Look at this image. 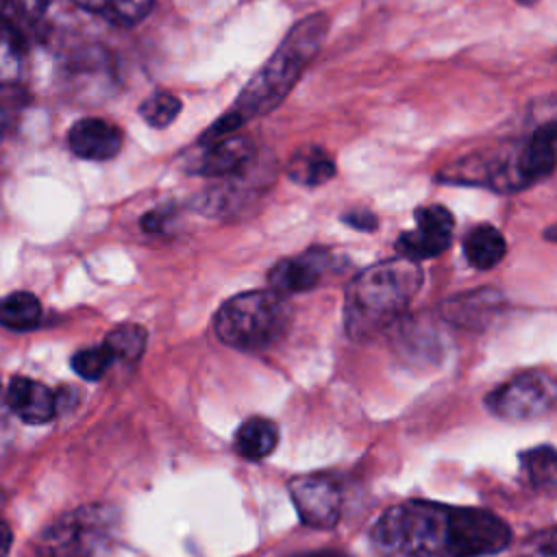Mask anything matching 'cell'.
I'll use <instances>...</instances> for the list:
<instances>
[{"mask_svg": "<svg viewBox=\"0 0 557 557\" xmlns=\"http://www.w3.org/2000/svg\"><path fill=\"white\" fill-rule=\"evenodd\" d=\"M370 542L385 557H485L507 548L511 531L485 509L405 500L376 520Z\"/></svg>", "mask_w": 557, "mask_h": 557, "instance_id": "cell-1", "label": "cell"}, {"mask_svg": "<svg viewBox=\"0 0 557 557\" xmlns=\"http://www.w3.org/2000/svg\"><path fill=\"white\" fill-rule=\"evenodd\" d=\"M422 285L418 261L394 257L359 272L346 289V335L366 342L396 322Z\"/></svg>", "mask_w": 557, "mask_h": 557, "instance_id": "cell-2", "label": "cell"}, {"mask_svg": "<svg viewBox=\"0 0 557 557\" xmlns=\"http://www.w3.org/2000/svg\"><path fill=\"white\" fill-rule=\"evenodd\" d=\"M326 28L329 17L324 13L309 15L298 22L281 41L276 52L265 61V65L248 81L233 107V113L246 122L281 104L300 78L302 70L315 57Z\"/></svg>", "mask_w": 557, "mask_h": 557, "instance_id": "cell-3", "label": "cell"}, {"mask_svg": "<svg viewBox=\"0 0 557 557\" xmlns=\"http://www.w3.org/2000/svg\"><path fill=\"white\" fill-rule=\"evenodd\" d=\"M292 320V307L285 294L276 289H252L242 292L226 302L215 313L213 329L222 344L257 352L276 344Z\"/></svg>", "mask_w": 557, "mask_h": 557, "instance_id": "cell-4", "label": "cell"}, {"mask_svg": "<svg viewBox=\"0 0 557 557\" xmlns=\"http://www.w3.org/2000/svg\"><path fill=\"white\" fill-rule=\"evenodd\" d=\"M120 529V511L111 505L94 503L78 507L39 535L41 557H98L104 553Z\"/></svg>", "mask_w": 557, "mask_h": 557, "instance_id": "cell-5", "label": "cell"}, {"mask_svg": "<svg viewBox=\"0 0 557 557\" xmlns=\"http://www.w3.org/2000/svg\"><path fill=\"white\" fill-rule=\"evenodd\" d=\"M557 398L555 379L546 372H520L498 385L487 398V409L507 422H527L553 411Z\"/></svg>", "mask_w": 557, "mask_h": 557, "instance_id": "cell-6", "label": "cell"}, {"mask_svg": "<svg viewBox=\"0 0 557 557\" xmlns=\"http://www.w3.org/2000/svg\"><path fill=\"white\" fill-rule=\"evenodd\" d=\"M298 518L311 529H333L344 509V492L331 474H305L289 483Z\"/></svg>", "mask_w": 557, "mask_h": 557, "instance_id": "cell-7", "label": "cell"}, {"mask_svg": "<svg viewBox=\"0 0 557 557\" xmlns=\"http://www.w3.org/2000/svg\"><path fill=\"white\" fill-rule=\"evenodd\" d=\"M455 220L450 211L442 205H426L416 209V228L405 231L398 242L396 250L400 257L411 261H422L442 255L453 239Z\"/></svg>", "mask_w": 557, "mask_h": 557, "instance_id": "cell-8", "label": "cell"}, {"mask_svg": "<svg viewBox=\"0 0 557 557\" xmlns=\"http://www.w3.org/2000/svg\"><path fill=\"white\" fill-rule=\"evenodd\" d=\"M207 148L191 163V172L200 176H224L239 172L255 157V141L248 135L228 133L202 141Z\"/></svg>", "mask_w": 557, "mask_h": 557, "instance_id": "cell-9", "label": "cell"}, {"mask_svg": "<svg viewBox=\"0 0 557 557\" xmlns=\"http://www.w3.org/2000/svg\"><path fill=\"white\" fill-rule=\"evenodd\" d=\"M122 131L102 117H83L67 131V146L78 159L107 161L122 148Z\"/></svg>", "mask_w": 557, "mask_h": 557, "instance_id": "cell-10", "label": "cell"}, {"mask_svg": "<svg viewBox=\"0 0 557 557\" xmlns=\"http://www.w3.org/2000/svg\"><path fill=\"white\" fill-rule=\"evenodd\" d=\"M4 398L13 416L26 424H46L57 416V396L39 381L15 376L4 389Z\"/></svg>", "mask_w": 557, "mask_h": 557, "instance_id": "cell-11", "label": "cell"}, {"mask_svg": "<svg viewBox=\"0 0 557 557\" xmlns=\"http://www.w3.org/2000/svg\"><path fill=\"white\" fill-rule=\"evenodd\" d=\"M326 265H329L326 250L311 248V250L302 252L300 257L281 259L270 270L268 281H270V287L276 289L278 294L307 292V289H313L320 283Z\"/></svg>", "mask_w": 557, "mask_h": 557, "instance_id": "cell-12", "label": "cell"}, {"mask_svg": "<svg viewBox=\"0 0 557 557\" xmlns=\"http://www.w3.org/2000/svg\"><path fill=\"white\" fill-rule=\"evenodd\" d=\"M555 168V122L542 124L516 154V172L522 187L546 178Z\"/></svg>", "mask_w": 557, "mask_h": 557, "instance_id": "cell-13", "label": "cell"}, {"mask_svg": "<svg viewBox=\"0 0 557 557\" xmlns=\"http://www.w3.org/2000/svg\"><path fill=\"white\" fill-rule=\"evenodd\" d=\"M507 252L505 237L492 224H479L463 237L466 261L476 270H490L503 261Z\"/></svg>", "mask_w": 557, "mask_h": 557, "instance_id": "cell-14", "label": "cell"}, {"mask_svg": "<svg viewBox=\"0 0 557 557\" xmlns=\"http://www.w3.org/2000/svg\"><path fill=\"white\" fill-rule=\"evenodd\" d=\"M278 444V429L272 420L255 416L242 422V426L235 433V450L239 457L248 461H261Z\"/></svg>", "mask_w": 557, "mask_h": 557, "instance_id": "cell-15", "label": "cell"}, {"mask_svg": "<svg viewBox=\"0 0 557 557\" xmlns=\"http://www.w3.org/2000/svg\"><path fill=\"white\" fill-rule=\"evenodd\" d=\"M287 174L292 181H296L300 185L315 187V185H322L329 178H333L335 161L326 150H322L318 146H307L292 157Z\"/></svg>", "mask_w": 557, "mask_h": 557, "instance_id": "cell-16", "label": "cell"}, {"mask_svg": "<svg viewBox=\"0 0 557 557\" xmlns=\"http://www.w3.org/2000/svg\"><path fill=\"white\" fill-rule=\"evenodd\" d=\"M74 4L115 26H133L148 15L154 0H74Z\"/></svg>", "mask_w": 557, "mask_h": 557, "instance_id": "cell-17", "label": "cell"}, {"mask_svg": "<svg viewBox=\"0 0 557 557\" xmlns=\"http://www.w3.org/2000/svg\"><path fill=\"white\" fill-rule=\"evenodd\" d=\"M26 46L20 30L0 15V85H13L24 72Z\"/></svg>", "mask_w": 557, "mask_h": 557, "instance_id": "cell-18", "label": "cell"}, {"mask_svg": "<svg viewBox=\"0 0 557 557\" xmlns=\"http://www.w3.org/2000/svg\"><path fill=\"white\" fill-rule=\"evenodd\" d=\"M41 305L30 292H13L0 298V324L11 331H28L39 324Z\"/></svg>", "mask_w": 557, "mask_h": 557, "instance_id": "cell-19", "label": "cell"}, {"mask_svg": "<svg viewBox=\"0 0 557 557\" xmlns=\"http://www.w3.org/2000/svg\"><path fill=\"white\" fill-rule=\"evenodd\" d=\"M146 342H148L146 329L139 324L126 322L109 331L102 344L109 348L115 361H137L146 350Z\"/></svg>", "mask_w": 557, "mask_h": 557, "instance_id": "cell-20", "label": "cell"}, {"mask_svg": "<svg viewBox=\"0 0 557 557\" xmlns=\"http://www.w3.org/2000/svg\"><path fill=\"white\" fill-rule=\"evenodd\" d=\"M527 479L540 490H553L557 481V455L553 446H537L520 455Z\"/></svg>", "mask_w": 557, "mask_h": 557, "instance_id": "cell-21", "label": "cell"}, {"mask_svg": "<svg viewBox=\"0 0 557 557\" xmlns=\"http://www.w3.org/2000/svg\"><path fill=\"white\" fill-rule=\"evenodd\" d=\"M181 113V100L170 91H154L139 104V115L154 128L170 126Z\"/></svg>", "mask_w": 557, "mask_h": 557, "instance_id": "cell-22", "label": "cell"}, {"mask_svg": "<svg viewBox=\"0 0 557 557\" xmlns=\"http://www.w3.org/2000/svg\"><path fill=\"white\" fill-rule=\"evenodd\" d=\"M113 361L115 359L109 352V348L104 344H98V346H89L74 352L72 370L85 381H98L104 376V372L111 368Z\"/></svg>", "mask_w": 557, "mask_h": 557, "instance_id": "cell-23", "label": "cell"}, {"mask_svg": "<svg viewBox=\"0 0 557 557\" xmlns=\"http://www.w3.org/2000/svg\"><path fill=\"white\" fill-rule=\"evenodd\" d=\"M13 437V411L4 398V389H0V455L11 444Z\"/></svg>", "mask_w": 557, "mask_h": 557, "instance_id": "cell-24", "label": "cell"}, {"mask_svg": "<svg viewBox=\"0 0 557 557\" xmlns=\"http://www.w3.org/2000/svg\"><path fill=\"white\" fill-rule=\"evenodd\" d=\"M342 220L357 231H374L376 228V218L370 211H350V213L342 215Z\"/></svg>", "mask_w": 557, "mask_h": 557, "instance_id": "cell-25", "label": "cell"}, {"mask_svg": "<svg viewBox=\"0 0 557 557\" xmlns=\"http://www.w3.org/2000/svg\"><path fill=\"white\" fill-rule=\"evenodd\" d=\"M11 544H13V531H11L9 522L0 518V557H9Z\"/></svg>", "mask_w": 557, "mask_h": 557, "instance_id": "cell-26", "label": "cell"}, {"mask_svg": "<svg viewBox=\"0 0 557 557\" xmlns=\"http://www.w3.org/2000/svg\"><path fill=\"white\" fill-rule=\"evenodd\" d=\"M294 557H348V555L339 553V550H318V553H305V555H294Z\"/></svg>", "mask_w": 557, "mask_h": 557, "instance_id": "cell-27", "label": "cell"}, {"mask_svg": "<svg viewBox=\"0 0 557 557\" xmlns=\"http://www.w3.org/2000/svg\"><path fill=\"white\" fill-rule=\"evenodd\" d=\"M520 4H524V7H531V4H535V0H518Z\"/></svg>", "mask_w": 557, "mask_h": 557, "instance_id": "cell-28", "label": "cell"}, {"mask_svg": "<svg viewBox=\"0 0 557 557\" xmlns=\"http://www.w3.org/2000/svg\"><path fill=\"white\" fill-rule=\"evenodd\" d=\"M2 505H4V494L0 492V509H2Z\"/></svg>", "mask_w": 557, "mask_h": 557, "instance_id": "cell-29", "label": "cell"}]
</instances>
